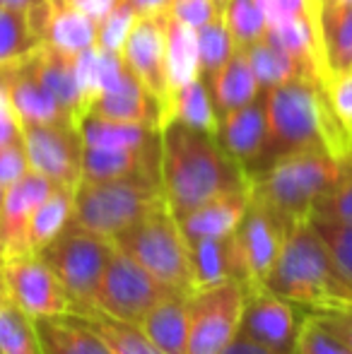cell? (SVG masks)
Listing matches in <instances>:
<instances>
[{"label": "cell", "mask_w": 352, "mask_h": 354, "mask_svg": "<svg viewBox=\"0 0 352 354\" xmlns=\"http://www.w3.org/2000/svg\"><path fill=\"white\" fill-rule=\"evenodd\" d=\"M85 321L102 337V342L111 354H165L142 333L138 323L118 321V318L104 316V313L85 316Z\"/></svg>", "instance_id": "31"}, {"label": "cell", "mask_w": 352, "mask_h": 354, "mask_svg": "<svg viewBox=\"0 0 352 354\" xmlns=\"http://www.w3.org/2000/svg\"><path fill=\"white\" fill-rule=\"evenodd\" d=\"M328 92H331V102H333L335 113H338L345 133H348L352 140V75L335 80Z\"/></svg>", "instance_id": "43"}, {"label": "cell", "mask_w": 352, "mask_h": 354, "mask_svg": "<svg viewBox=\"0 0 352 354\" xmlns=\"http://www.w3.org/2000/svg\"><path fill=\"white\" fill-rule=\"evenodd\" d=\"M160 203V183L147 178L80 181L73 191V224L113 241Z\"/></svg>", "instance_id": "6"}, {"label": "cell", "mask_w": 352, "mask_h": 354, "mask_svg": "<svg viewBox=\"0 0 352 354\" xmlns=\"http://www.w3.org/2000/svg\"><path fill=\"white\" fill-rule=\"evenodd\" d=\"M266 287L304 311H321L352 301V287L333 266L309 217L295 222L287 232Z\"/></svg>", "instance_id": "3"}, {"label": "cell", "mask_w": 352, "mask_h": 354, "mask_svg": "<svg viewBox=\"0 0 352 354\" xmlns=\"http://www.w3.org/2000/svg\"><path fill=\"white\" fill-rule=\"evenodd\" d=\"M222 354H282V352H272V350H268V347H261V345H256V342L246 340V337L237 335V340Z\"/></svg>", "instance_id": "48"}, {"label": "cell", "mask_w": 352, "mask_h": 354, "mask_svg": "<svg viewBox=\"0 0 352 354\" xmlns=\"http://www.w3.org/2000/svg\"><path fill=\"white\" fill-rule=\"evenodd\" d=\"M167 68H169V89L201 77L198 63V37L196 29L167 15Z\"/></svg>", "instance_id": "29"}, {"label": "cell", "mask_w": 352, "mask_h": 354, "mask_svg": "<svg viewBox=\"0 0 352 354\" xmlns=\"http://www.w3.org/2000/svg\"><path fill=\"white\" fill-rule=\"evenodd\" d=\"M29 56L0 66L5 94H8L15 116L19 118L22 126H66V123L77 126V118L39 80Z\"/></svg>", "instance_id": "15"}, {"label": "cell", "mask_w": 352, "mask_h": 354, "mask_svg": "<svg viewBox=\"0 0 352 354\" xmlns=\"http://www.w3.org/2000/svg\"><path fill=\"white\" fill-rule=\"evenodd\" d=\"M73 224V191L56 186L37 207L27 232V251L41 253Z\"/></svg>", "instance_id": "27"}, {"label": "cell", "mask_w": 352, "mask_h": 354, "mask_svg": "<svg viewBox=\"0 0 352 354\" xmlns=\"http://www.w3.org/2000/svg\"><path fill=\"white\" fill-rule=\"evenodd\" d=\"M188 246H191V268H193L196 289L234 280V263H232L230 236L201 239V241H191Z\"/></svg>", "instance_id": "30"}, {"label": "cell", "mask_w": 352, "mask_h": 354, "mask_svg": "<svg viewBox=\"0 0 352 354\" xmlns=\"http://www.w3.org/2000/svg\"><path fill=\"white\" fill-rule=\"evenodd\" d=\"M113 241L71 224L58 239H53L39 256L51 266L58 282L71 299L73 313H97V292L106 266L111 261Z\"/></svg>", "instance_id": "7"}, {"label": "cell", "mask_w": 352, "mask_h": 354, "mask_svg": "<svg viewBox=\"0 0 352 354\" xmlns=\"http://www.w3.org/2000/svg\"><path fill=\"white\" fill-rule=\"evenodd\" d=\"M121 61L133 77L157 99L162 109V126L169 106V68H167V12L138 15L131 34L121 48Z\"/></svg>", "instance_id": "13"}, {"label": "cell", "mask_w": 352, "mask_h": 354, "mask_svg": "<svg viewBox=\"0 0 352 354\" xmlns=\"http://www.w3.org/2000/svg\"><path fill=\"white\" fill-rule=\"evenodd\" d=\"M295 354H350L345 345L314 316L306 311L304 321H302L299 335H297Z\"/></svg>", "instance_id": "38"}, {"label": "cell", "mask_w": 352, "mask_h": 354, "mask_svg": "<svg viewBox=\"0 0 352 354\" xmlns=\"http://www.w3.org/2000/svg\"><path fill=\"white\" fill-rule=\"evenodd\" d=\"M27 171H29V159H27V149H24V140L0 149V188L3 191L12 186V183H17Z\"/></svg>", "instance_id": "42"}, {"label": "cell", "mask_w": 352, "mask_h": 354, "mask_svg": "<svg viewBox=\"0 0 352 354\" xmlns=\"http://www.w3.org/2000/svg\"><path fill=\"white\" fill-rule=\"evenodd\" d=\"M205 84L210 89L217 118L227 116L234 109L246 106V104H251L254 99H259L263 94L259 87V80L254 75V68H251L249 48H241V46L234 48L230 61L215 75H210L205 80Z\"/></svg>", "instance_id": "20"}, {"label": "cell", "mask_w": 352, "mask_h": 354, "mask_svg": "<svg viewBox=\"0 0 352 354\" xmlns=\"http://www.w3.org/2000/svg\"><path fill=\"white\" fill-rule=\"evenodd\" d=\"M136 15H160L167 12L172 0H123Z\"/></svg>", "instance_id": "47"}, {"label": "cell", "mask_w": 352, "mask_h": 354, "mask_svg": "<svg viewBox=\"0 0 352 354\" xmlns=\"http://www.w3.org/2000/svg\"><path fill=\"white\" fill-rule=\"evenodd\" d=\"M116 248L138 261L152 277H157L165 287L181 294H191L196 289L191 268V246L181 232V224L160 203L145 217H140L131 229L113 239Z\"/></svg>", "instance_id": "5"}, {"label": "cell", "mask_w": 352, "mask_h": 354, "mask_svg": "<svg viewBox=\"0 0 352 354\" xmlns=\"http://www.w3.org/2000/svg\"><path fill=\"white\" fill-rule=\"evenodd\" d=\"M309 217L352 224V147L343 157V174L335 186L314 205Z\"/></svg>", "instance_id": "36"}, {"label": "cell", "mask_w": 352, "mask_h": 354, "mask_svg": "<svg viewBox=\"0 0 352 354\" xmlns=\"http://www.w3.org/2000/svg\"><path fill=\"white\" fill-rule=\"evenodd\" d=\"M309 222L314 224L316 234L324 241L333 266L338 268L343 280L352 287V224L328 222V219H316V217H309Z\"/></svg>", "instance_id": "37"}, {"label": "cell", "mask_w": 352, "mask_h": 354, "mask_svg": "<svg viewBox=\"0 0 352 354\" xmlns=\"http://www.w3.org/2000/svg\"><path fill=\"white\" fill-rule=\"evenodd\" d=\"M319 3H321V5H324V3H328V0H319Z\"/></svg>", "instance_id": "54"}, {"label": "cell", "mask_w": 352, "mask_h": 354, "mask_svg": "<svg viewBox=\"0 0 352 354\" xmlns=\"http://www.w3.org/2000/svg\"><path fill=\"white\" fill-rule=\"evenodd\" d=\"M251 205V191H230L205 201L203 205L193 207L183 217H178L181 232L186 241H201V239H227L237 232L244 214Z\"/></svg>", "instance_id": "18"}, {"label": "cell", "mask_w": 352, "mask_h": 354, "mask_svg": "<svg viewBox=\"0 0 352 354\" xmlns=\"http://www.w3.org/2000/svg\"><path fill=\"white\" fill-rule=\"evenodd\" d=\"M172 292L174 289L165 287L140 263L133 261L113 243L111 261L97 292V313L126 323H140L145 313Z\"/></svg>", "instance_id": "11"}, {"label": "cell", "mask_w": 352, "mask_h": 354, "mask_svg": "<svg viewBox=\"0 0 352 354\" xmlns=\"http://www.w3.org/2000/svg\"><path fill=\"white\" fill-rule=\"evenodd\" d=\"M29 169L46 176L53 186L71 188L82 181L80 128L66 126H22Z\"/></svg>", "instance_id": "14"}, {"label": "cell", "mask_w": 352, "mask_h": 354, "mask_svg": "<svg viewBox=\"0 0 352 354\" xmlns=\"http://www.w3.org/2000/svg\"><path fill=\"white\" fill-rule=\"evenodd\" d=\"M266 104V142L249 178L272 162L309 147H328L345 154L352 147L331 92L314 77H299L263 92Z\"/></svg>", "instance_id": "2"}, {"label": "cell", "mask_w": 352, "mask_h": 354, "mask_svg": "<svg viewBox=\"0 0 352 354\" xmlns=\"http://www.w3.org/2000/svg\"><path fill=\"white\" fill-rule=\"evenodd\" d=\"M41 44L29 17L19 10L0 5V66L29 56Z\"/></svg>", "instance_id": "33"}, {"label": "cell", "mask_w": 352, "mask_h": 354, "mask_svg": "<svg viewBox=\"0 0 352 354\" xmlns=\"http://www.w3.org/2000/svg\"><path fill=\"white\" fill-rule=\"evenodd\" d=\"M246 287L227 280L188 294V352L222 354L239 335Z\"/></svg>", "instance_id": "8"}, {"label": "cell", "mask_w": 352, "mask_h": 354, "mask_svg": "<svg viewBox=\"0 0 352 354\" xmlns=\"http://www.w3.org/2000/svg\"><path fill=\"white\" fill-rule=\"evenodd\" d=\"M0 354H41L34 318L5 297L0 301Z\"/></svg>", "instance_id": "32"}, {"label": "cell", "mask_w": 352, "mask_h": 354, "mask_svg": "<svg viewBox=\"0 0 352 354\" xmlns=\"http://www.w3.org/2000/svg\"><path fill=\"white\" fill-rule=\"evenodd\" d=\"M343 157L328 147H309L272 162L249 178L251 201L295 224L306 219L314 205L343 174Z\"/></svg>", "instance_id": "4"}, {"label": "cell", "mask_w": 352, "mask_h": 354, "mask_svg": "<svg viewBox=\"0 0 352 354\" xmlns=\"http://www.w3.org/2000/svg\"><path fill=\"white\" fill-rule=\"evenodd\" d=\"M249 61H251V68H254L256 80H259L261 92H268V89L280 87V84L292 82V80H299V77L319 80L311 73L309 66L297 61L295 56H290V53L282 51V48L268 44L266 39L256 41L254 46H249Z\"/></svg>", "instance_id": "28"}, {"label": "cell", "mask_w": 352, "mask_h": 354, "mask_svg": "<svg viewBox=\"0 0 352 354\" xmlns=\"http://www.w3.org/2000/svg\"><path fill=\"white\" fill-rule=\"evenodd\" d=\"M34 326L41 354H111L102 337L85 321V316L63 313V316L37 318Z\"/></svg>", "instance_id": "23"}, {"label": "cell", "mask_w": 352, "mask_h": 354, "mask_svg": "<svg viewBox=\"0 0 352 354\" xmlns=\"http://www.w3.org/2000/svg\"><path fill=\"white\" fill-rule=\"evenodd\" d=\"M41 44H48L68 56H80L97 46V22L73 8L68 0H48Z\"/></svg>", "instance_id": "24"}, {"label": "cell", "mask_w": 352, "mask_h": 354, "mask_svg": "<svg viewBox=\"0 0 352 354\" xmlns=\"http://www.w3.org/2000/svg\"><path fill=\"white\" fill-rule=\"evenodd\" d=\"M138 326L165 354L188 352V294L172 292L145 313Z\"/></svg>", "instance_id": "25"}, {"label": "cell", "mask_w": 352, "mask_h": 354, "mask_svg": "<svg viewBox=\"0 0 352 354\" xmlns=\"http://www.w3.org/2000/svg\"><path fill=\"white\" fill-rule=\"evenodd\" d=\"M340 3H345V5H352V0H340Z\"/></svg>", "instance_id": "51"}, {"label": "cell", "mask_w": 352, "mask_h": 354, "mask_svg": "<svg viewBox=\"0 0 352 354\" xmlns=\"http://www.w3.org/2000/svg\"><path fill=\"white\" fill-rule=\"evenodd\" d=\"M0 301H3V289H0Z\"/></svg>", "instance_id": "53"}, {"label": "cell", "mask_w": 352, "mask_h": 354, "mask_svg": "<svg viewBox=\"0 0 352 354\" xmlns=\"http://www.w3.org/2000/svg\"><path fill=\"white\" fill-rule=\"evenodd\" d=\"M0 5L5 8H12V10H19L29 17V24L34 27L37 37L41 39L44 34V24H46V17H48V0H0Z\"/></svg>", "instance_id": "45"}, {"label": "cell", "mask_w": 352, "mask_h": 354, "mask_svg": "<svg viewBox=\"0 0 352 354\" xmlns=\"http://www.w3.org/2000/svg\"><path fill=\"white\" fill-rule=\"evenodd\" d=\"M3 196H5V191L0 188V210H3Z\"/></svg>", "instance_id": "50"}, {"label": "cell", "mask_w": 352, "mask_h": 354, "mask_svg": "<svg viewBox=\"0 0 352 354\" xmlns=\"http://www.w3.org/2000/svg\"><path fill=\"white\" fill-rule=\"evenodd\" d=\"M24 140V131L19 118L15 116L12 106L8 102V94L0 97V149L10 147V145H17Z\"/></svg>", "instance_id": "44"}, {"label": "cell", "mask_w": 352, "mask_h": 354, "mask_svg": "<svg viewBox=\"0 0 352 354\" xmlns=\"http://www.w3.org/2000/svg\"><path fill=\"white\" fill-rule=\"evenodd\" d=\"M53 183L46 176L29 169L17 183L5 188L3 210H0V234L5 239L8 253H24L27 251V232L37 207L46 201L53 191Z\"/></svg>", "instance_id": "17"}, {"label": "cell", "mask_w": 352, "mask_h": 354, "mask_svg": "<svg viewBox=\"0 0 352 354\" xmlns=\"http://www.w3.org/2000/svg\"><path fill=\"white\" fill-rule=\"evenodd\" d=\"M340 342L345 345V350L352 354V301L340 304L333 308H321V311H311Z\"/></svg>", "instance_id": "41"}, {"label": "cell", "mask_w": 352, "mask_h": 354, "mask_svg": "<svg viewBox=\"0 0 352 354\" xmlns=\"http://www.w3.org/2000/svg\"><path fill=\"white\" fill-rule=\"evenodd\" d=\"M5 256H8V246H5V239H3V234H0V263H3Z\"/></svg>", "instance_id": "49"}, {"label": "cell", "mask_w": 352, "mask_h": 354, "mask_svg": "<svg viewBox=\"0 0 352 354\" xmlns=\"http://www.w3.org/2000/svg\"><path fill=\"white\" fill-rule=\"evenodd\" d=\"M290 229L292 224L285 222L280 214L251 201L249 212L230 236L234 280L244 287L266 284Z\"/></svg>", "instance_id": "10"}, {"label": "cell", "mask_w": 352, "mask_h": 354, "mask_svg": "<svg viewBox=\"0 0 352 354\" xmlns=\"http://www.w3.org/2000/svg\"><path fill=\"white\" fill-rule=\"evenodd\" d=\"M0 289L29 318H48L73 313L63 284L39 253H8L0 263Z\"/></svg>", "instance_id": "9"}, {"label": "cell", "mask_w": 352, "mask_h": 354, "mask_svg": "<svg viewBox=\"0 0 352 354\" xmlns=\"http://www.w3.org/2000/svg\"><path fill=\"white\" fill-rule=\"evenodd\" d=\"M87 113L109 121L121 123H138V126H150L162 131V109L157 99L142 87L140 80L133 77V73L123 71L104 92L92 99Z\"/></svg>", "instance_id": "16"}, {"label": "cell", "mask_w": 352, "mask_h": 354, "mask_svg": "<svg viewBox=\"0 0 352 354\" xmlns=\"http://www.w3.org/2000/svg\"><path fill=\"white\" fill-rule=\"evenodd\" d=\"M68 3L99 24L111 10H116L121 5V0H68Z\"/></svg>", "instance_id": "46"}, {"label": "cell", "mask_w": 352, "mask_h": 354, "mask_svg": "<svg viewBox=\"0 0 352 354\" xmlns=\"http://www.w3.org/2000/svg\"><path fill=\"white\" fill-rule=\"evenodd\" d=\"M215 138L225 147V152L232 159H237L244 167L246 174H251V169L259 162L261 149H263L266 142L263 94L259 99H254L251 104H246V106L234 109L227 116H222Z\"/></svg>", "instance_id": "19"}, {"label": "cell", "mask_w": 352, "mask_h": 354, "mask_svg": "<svg viewBox=\"0 0 352 354\" xmlns=\"http://www.w3.org/2000/svg\"><path fill=\"white\" fill-rule=\"evenodd\" d=\"M222 17L237 46L249 48L266 37L268 24L259 0H227L222 8Z\"/></svg>", "instance_id": "35"}, {"label": "cell", "mask_w": 352, "mask_h": 354, "mask_svg": "<svg viewBox=\"0 0 352 354\" xmlns=\"http://www.w3.org/2000/svg\"><path fill=\"white\" fill-rule=\"evenodd\" d=\"M136 19H138V15L121 0V5H118L116 10H111V12L97 24V46L109 53H121V48H123V44H126Z\"/></svg>", "instance_id": "39"}, {"label": "cell", "mask_w": 352, "mask_h": 354, "mask_svg": "<svg viewBox=\"0 0 352 354\" xmlns=\"http://www.w3.org/2000/svg\"><path fill=\"white\" fill-rule=\"evenodd\" d=\"M321 48L328 73V82L352 75V5L328 0L319 15ZM331 89V87H328Z\"/></svg>", "instance_id": "22"}, {"label": "cell", "mask_w": 352, "mask_h": 354, "mask_svg": "<svg viewBox=\"0 0 352 354\" xmlns=\"http://www.w3.org/2000/svg\"><path fill=\"white\" fill-rule=\"evenodd\" d=\"M160 188L178 219L210 198L249 188V174L215 136L169 121L160 131Z\"/></svg>", "instance_id": "1"}, {"label": "cell", "mask_w": 352, "mask_h": 354, "mask_svg": "<svg viewBox=\"0 0 352 354\" xmlns=\"http://www.w3.org/2000/svg\"><path fill=\"white\" fill-rule=\"evenodd\" d=\"M167 15L188 24L191 29H201L215 17H220L222 5L217 0H172Z\"/></svg>", "instance_id": "40"}, {"label": "cell", "mask_w": 352, "mask_h": 354, "mask_svg": "<svg viewBox=\"0 0 352 354\" xmlns=\"http://www.w3.org/2000/svg\"><path fill=\"white\" fill-rule=\"evenodd\" d=\"M304 316V308L287 301L266 284L246 287L239 335L272 352L295 354L297 335H299Z\"/></svg>", "instance_id": "12"}, {"label": "cell", "mask_w": 352, "mask_h": 354, "mask_svg": "<svg viewBox=\"0 0 352 354\" xmlns=\"http://www.w3.org/2000/svg\"><path fill=\"white\" fill-rule=\"evenodd\" d=\"M198 37V63H201V77L207 80L210 75H215L230 61V56L234 53L237 44L232 39L230 29H227L225 17H215L212 22H207L205 27L196 29Z\"/></svg>", "instance_id": "34"}, {"label": "cell", "mask_w": 352, "mask_h": 354, "mask_svg": "<svg viewBox=\"0 0 352 354\" xmlns=\"http://www.w3.org/2000/svg\"><path fill=\"white\" fill-rule=\"evenodd\" d=\"M29 58L48 92L80 123V118L85 116V97H82L80 80H77V56H68L48 44H39Z\"/></svg>", "instance_id": "21"}, {"label": "cell", "mask_w": 352, "mask_h": 354, "mask_svg": "<svg viewBox=\"0 0 352 354\" xmlns=\"http://www.w3.org/2000/svg\"><path fill=\"white\" fill-rule=\"evenodd\" d=\"M169 121L186 123V126H191V128L205 131V133H210V136H217L220 118H217V111H215V106H212V97H210V89H207L205 80L196 77L172 92L165 123H169Z\"/></svg>", "instance_id": "26"}, {"label": "cell", "mask_w": 352, "mask_h": 354, "mask_svg": "<svg viewBox=\"0 0 352 354\" xmlns=\"http://www.w3.org/2000/svg\"><path fill=\"white\" fill-rule=\"evenodd\" d=\"M217 3H220V5H222V8H225V3H227V0H217Z\"/></svg>", "instance_id": "52"}]
</instances>
